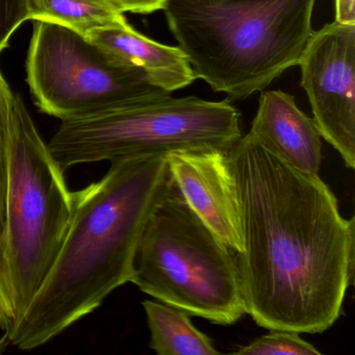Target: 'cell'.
Returning <instances> with one entry per match:
<instances>
[{
  "label": "cell",
  "instance_id": "obj_1",
  "mask_svg": "<svg viewBox=\"0 0 355 355\" xmlns=\"http://www.w3.org/2000/svg\"><path fill=\"white\" fill-rule=\"evenodd\" d=\"M240 207L236 255L245 311L266 329L322 334L343 313L354 276L355 221L318 174L247 134L228 150Z\"/></svg>",
  "mask_w": 355,
  "mask_h": 355
},
{
  "label": "cell",
  "instance_id": "obj_2",
  "mask_svg": "<svg viewBox=\"0 0 355 355\" xmlns=\"http://www.w3.org/2000/svg\"><path fill=\"white\" fill-rule=\"evenodd\" d=\"M107 173L73 192V211L59 254L13 334L34 350L98 309L130 282L143 230L173 188L167 155L112 162Z\"/></svg>",
  "mask_w": 355,
  "mask_h": 355
},
{
  "label": "cell",
  "instance_id": "obj_3",
  "mask_svg": "<svg viewBox=\"0 0 355 355\" xmlns=\"http://www.w3.org/2000/svg\"><path fill=\"white\" fill-rule=\"evenodd\" d=\"M317 0H168L170 32L195 78L243 101L298 65Z\"/></svg>",
  "mask_w": 355,
  "mask_h": 355
},
{
  "label": "cell",
  "instance_id": "obj_4",
  "mask_svg": "<svg viewBox=\"0 0 355 355\" xmlns=\"http://www.w3.org/2000/svg\"><path fill=\"white\" fill-rule=\"evenodd\" d=\"M21 97L9 119L5 218L0 236V329L17 327L65 240L73 192Z\"/></svg>",
  "mask_w": 355,
  "mask_h": 355
},
{
  "label": "cell",
  "instance_id": "obj_5",
  "mask_svg": "<svg viewBox=\"0 0 355 355\" xmlns=\"http://www.w3.org/2000/svg\"><path fill=\"white\" fill-rule=\"evenodd\" d=\"M234 253L174 184L143 230L130 282L190 315L232 325L246 313Z\"/></svg>",
  "mask_w": 355,
  "mask_h": 355
},
{
  "label": "cell",
  "instance_id": "obj_6",
  "mask_svg": "<svg viewBox=\"0 0 355 355\" xmlns=\"http://www.w3.org/2000/svg\"><path fill=\"white\" fill-rule=\"evenodd\" d=\"M242 137L241 114L228 99L171 94L98 115L62 121L49 143L60 167L174 151L230 150Z\"/></svg>",
  "mask_w": 355,
  "mask_h": 355
},
{
  "label": "cell",
  "instance_id": "obj_7",
  "mask_svg": "<svg viewBox=\"0 0 355 355\" xmlns=\"http://www.w3.org/2000/svg\"><path fill=\"white\" fill-rule=\"evenodd\" d=\"M35 22L26 80L47 115L80 119L171 94L86 35L57 22Z\"/></svg>",
  "mask_w": 355,
  "mask_h": 355
},
{
  "label": "cell",
  "instance_id": "obj_8",
  "mask_svg": "<svg viewBox=\"0 0 355 355\" xmlns=\"http://www.w3.org/2000/svg\"><path fill=\"white\" fill-rule=\"evenodd\" d=\"M301 86L320 136L355 167V26L334 21L313 31L301 55Z\"/></svg>",
  "mask_w": 355,
  "mask_h": 355
},
{
  "label": "cell",
  "instance_id": "obj_9",
  "mask_svg": "<svg viewBox=\"0 0 355 355\" xmlns=\"http://www.w3.org/2000/svg\"><path fill=\"white\" fill-rule=\"evenodd\" d=\"M172 180L195 215L236 254L243 251L240 207L228 151L207 148L167 155Z\"/></svg>",
  "mask_w": 355,
  "mask_h": 355
},
{
  "label": "cell",
  "instance_id": "obj_10",
  "mask_svg": "<svg viewBox=\"0 0 355 355\" xmlns=\"http://www.w3.org/2000/svg\"><path fill=\"white\" fill-rule=\"evenodd\" d=\"M249 134L296 169L319 173L322 137L293 95L277 90L261 93Z\"/></svg>",
  "mask_w": 355,
  "mask_h": 355
},
{
  "label": "cell",
  "instance_id": "obj_11",
  "mask_svg": "<svg viewBox=\"0 0 355 355\" xmlns=\"http://www.w3.org/2000/svg\"><path fill=\"white\" fill-rule=\"evenodd\" d=\"M87 37L121 61L142 69L153 84L167 92L186 88L196 80L180 47L147 38L128 20L96 28Z\"/></svg>",
  "mask_w": 355,
  "mask_h": 355
},
{
  "label": "cell",
  "instance_id": "obj_12",
  "mask_svg": "<svg viewBox=\"0 0 355 355\" xmlns=\"http://www.w3.org/2000/svg\"><path fill=\"white\" fill-rule=\"evenodd\" d=\"M150 330L149 348L159 355H220L214 340L195 327L187 311L157 301L142 302Z\"/></svg>",
  "mask_w": 355,
  "mask_h": 355
},
{
  "label": "cell",
  "instance_id": "obj_13",
  "mask_svg": "<svg viewBox=\"0 0 355 355\" xmlns=\"http://www.w3.org/2000/svg\"><path fill=\"white\" fill-rule=\"evenodd\" d=\"M31 20H47L88 35L126 20L109 0H28Z\"/></svg>",
  "mask_w": 355,
  "mask_h": 355
},
{
  "label": "cell",
  "instance_id": "obj_14",
  "mask_svg": "<svg viewBox=\"0 0 355 355\" xmlns=\"http://www.w3.org/2000/svg\"><path fill=\"white\" fill-rule=\"evenodd\" d=\"M245 355H321L313 345L303 340L300 334L284 329H270L248 345L234 351Z\"/></svg>",
  "mask_w": 355,
  "mask_h": 355
},
{
  "label": "cell",
  "instance_id": "obj_15",
  "mask_svg": "<svg viewBox=\"0 0 355 355\" xmlns=\"http://www.w3.org/2000/svg\"><path fill=\"white\" fill-rule=\"evenodd\" d=\"M14 93L0 69V236L5 218L6 192L8 178V144L9 119Z\"/></svg>",
  "mask_w": 355,
  "mask_h": 355
},
{
  "label": "cell",
  "instance_id": "obj_16",
  "mask_svg": "<svg viewBox=\"0 0 355 355\" xmlns=\"http://www.w3.org/2000/svg\"><path fill=\"white\" fill-rule=\"evenodd\" d=\"M28 20V0H0V55L9 46L14 33Z\"/></svg>",
  "mask_w": 355,
  "mask_h": 355
},
{
  "label": "cell",
  "instance_id": "obj_17",
  "mask_svg": "<svg viewBox=\"0 0 355 355\" xmlns=\"http://www.w3.org/2000/svg\"><path fill=\"white\" fill-rule=\"evenodd\" d=\"M122 13L150 14L163 10L168 0H109Z\"/></svg>",
  "mask_w": 355,
  "mask_h": 355
},
{
  "label": "cell",
  "instance_id": "obj_18",
  "mask_svg": "<svg viewBox=\"0 0 355 355\" xmlns=\"http://www.w3.org/2000/svg\"><path fill=\"white\" fill-rule=\"evenodd\" d=\"M336 20L342 24L355 26V0H336Z\"/></svg>",
  "mask_w": 355,
  "mask_h": 355
},
{
  "label": "cell",
  "instance_id": "obj_19",
  "mask_svg": "<svg viewBox=\"0 0 355 355\" xmlns=\"http://www.w3.org/2000/svg\"><path fill=\"white\" fill-rule=\"evenodd\" d=\"M7 338H6V336H3V338H1L0 340V352H3V348H5L6 345H7Z\"/></svg>",
  "mask_w": 355,
  "mask_h": 355
}]
</instances>
